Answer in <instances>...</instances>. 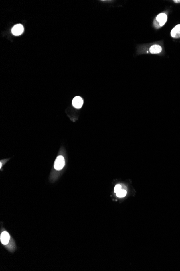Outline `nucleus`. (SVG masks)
<instances>
[{"instance_id":"nucleus-1","label":"nucleus","mask_w":180,"mask_h":271,"mask_svg":"<svg viewBox=\"0 0 180 271\" xmlns=\"http://www.w3.org/2000/svg\"><path fill=\"white\" fill-rule=\"evenodd\" d=\"M167 19H168V17L165 13H161L157 15L156 17L155 22V23L157 22L158 24L157 28H160L161 27H162L163 25H165L166 22L167 21Z\"/></svg>"},{"instance_id":"nucleus-2","label":"nucleus","mask_w":180,"mask_h":271,"mask_svg":"<svg viewBox=\"0 0 180 271\" xmlns=\"http://www.w3.org/2000/svg\"><path fill=\"white\" fill-rule=\"evenodd\" d=\"M65 166V160L63 156H58L54 164V167L56 170H61Z\"/></svg>"},{"instance_id":"nucleus-3","label":"nucleus","mask_w":180,"mask_h":271,"mask_svg":"<svg viewBox=\"0 0 180 271\" xmlns=\"http://www.w3.org/2000/svg\"><path fill=\"white\" fill-rule=\"evenodd\" d=\"M23 31H24L23 26L22 25L18 24V25H15V26L13 28L11 32H12V34L15 36H19L23 33Z\"/></svg>"},{"instance_id":"nucleus-4","label":"nucleus","mask_w":180,"mask_h":271,"mask_svg":"<svg viewBox=\"0 0 180 271\" xmlns=\"http://www.w3.org/2000/svg\"><path fill=\"white\" fill-rule=\"evenodd\" d=\"M73 107L76 108H80L83 104V100L80 96H76L72 100Z\"/></svg>"},{"instance_id":"nucleus-5","label":"nucleus","mask_w":180,"mask_h":271,"mask_svg":"<svg viewBox=\"0 0 180 271\" xmlns=\"http://www.w3.org/2000/svg\"><path fill=\"white\" fill-rule=\"evenodd\" d=\"M170 35L174 39L180 38V25H177L173 28L171 31Z\"/></svg>"},{"instance_id":"nucleus-6","label":"nucleus","mask_w":180,"mask_h":271,"mask_svg":"<svg viewBox=\"0 0 180 271\" xmlns=\"http://www.w3.org/2000/svg\"><path fill=\"white\" fill-rule=\"evenodd\" d=\"M9 239H10V236L8 232L4 231L1 233L0 240L2 244L3 245L8 244V243L9 242Z\"/></svg>"},{"instance_id":"nucleus-7","label":"nucleus","mask_w":180,"mask_h":271,"mask_svg":"<svg viewBox=\"0 0 180 271\" xmlns=\"http://www.w3.org/2000/svg\"><path fill=\"white\" fill-rule=\"evenodd\" d=\"M149 51L151 54H159L162 51V47L160 45L154 44L151 46L149 49Z\"/></svg>"},{"instance_id":"nucleus-8","label":"nucleus","mask_w":180,"mask_h":271,"mask_svg":"<svg viewBox=\"0 0 180 271\" xmlns=\"http://www.w3.org/2000/svg\"><path fill=\"white\" fill-rule=\"evenodd\" d=\"M126 190L122 189V190H121L120 191H119V192L117 193H116V195H117V196L118 197H123L126 196Z\"/></svg>"},{"instance_id":"nucleus-9","label":"nucleus","mask_w":180,"mask_h":271,"mask_svg":"<svg viewBox=\"0 0 180 271\" xmlns=\"http://www.w3.org/2000/svg\"><path fill=\"white\" fill-rule=\"evenodd\" d=\"M122 189V186H121V185H116V186H115V187H114V191H115L116 193L119 192Z\"/></svg>"},{"instance_id":"nucleus-10","label":"nucleus","mask_w":180,"mask_h":271,"mask_svg":"<svg viewBox=\"0 0 180 271\" xmlns=\"http://www.w3.org/2000/svg\"><path fill=\"white\" fill-rule=\"evenodd\" d=\"M174 1L175 3H180V0H174V1Z\"/></svg>"}]
</instances>
